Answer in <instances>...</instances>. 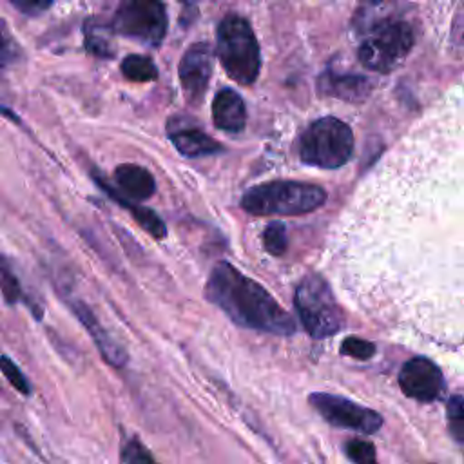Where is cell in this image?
I'll return each instance as SVG.
<instances>
[{"label": "cell", "mask_w": 464, "mask_h": 464, "mask_svg": "<svg viewBox=\"0 0 464 464\" xmlns=\"http://www.w3.org/2000/svg\"><path fill=\"white\" fill-rule=\"evenodd\" d=\"M341 352L348 357L366 361L375 353V346H373V343L361 339V337H346L341 344Z\"/></svg>", "instance_id": "26"}, {"label": "cell", "mask_w": 464, "mask_h": 464, "mask_svg": "<svg viewBox=\"0 0 464 464\" xmlns=\"http://www.w3.org/2000/svg\"><path fill=\"white\" fill-rule=\"evenodd\" d=\"M112 27H107L100 22L89 20L85 22V29H83V36H85V49L98 56V58H112L116 54V49L112 45Z\"/></svg>", "instance_id": "18"}, {"label": "cell", "mask_w": 464, "mask_h": 464, "mask_svg": "<svg viewBox=\"0 0 464 464\" xmlns=\"http://www.w3.org/2000/svg\"><path fill=\"white\" fill-rule=\"evenodd\" d=\"M69 308L74 314V317L80 321V324L85 328L89 337L92 339L102 359L112 368H125L129 362L127 350L102 326V323L96 317V314L92 312V308L80 299L71 301Z\"/></svg>", "instance_id": "11"}, {"label": "cell", "mask_w": 464, "mask_h": 464, "mask_svg": "<svg viewBox=\"0 0 464 464\" xmlns=\"http://www.w3.org/2000/svg\"><path fill=\"white\" fill-rule=\"evenodd\" d=\"M123 76L130 82H152L158 78V69L149 56L143 54H129L123 58L120 65Z\"/></svg>", "instance_id": "19"}, {"label": "cell", "mask_w": 464, "mask_h": 464, "mask_svg": "<svg viewBox=\"0 0 464 464\" xmlns=\"http://www.w3.org/2000/svg\"><path fill=\"white\" fill-rule=\"evenodd\" d=\"M205 297L239 326L276 335L295 332L292 315L259 283L227 261H219L212 268L205 285Z\"/></svg>", "instance_id": "1"}, {"label": "cell", "mask_w": 464, "mask_h": 464, "mask_svg": "<svg viewBox=\"0 0 464 464\" xmlns=\"http://www.w3.org/2000/svg\"><path fill=\"white\" fill-rule=\"evenodd\" d=\"M218 58L228 76L250 85L259 74V45L248 22L239 16H227L218 27Z\"/></svg>", "instance_id": "4"}, {"label": "cell", "mask_w": 464, "mask_h": 464, "mask_svg": "<svg viewBox=\"0 0 464 464\" xmlns=\"http://www.w3.org/2000/svg\"><path fill=\"white\" fill-rule=\"evenodd\" d=\"M120 462L121 464H158L147 446L138 439L130 437L120 448Z\"/></svg>", "instance_id": "22"}, {"label": "cell", "mask_w": 464, "mask_h": 464, "mask_svg": "<svg viewBox=\"0 0 464 464\" xmlns=\"http://www.w3.org/2000/svg\"><path fill=\"white\" fill-rule=\"evenodd\" d=\"M91 176H92L94 183H96L114 203H118L120 207H123V208L132 216V219H134L149 236H152V237L158 239V241H160V239H165V236H167V227H165L163 219H161L152 208L143 207V205H140L138 201H132V199L125 198V196H123L114 185H111V183L105 179V176L100 174L98 170H92Z\"/></svg>", "instance_id": "12"}, {"label": "cell", "mask_w": 464, "mask_h": 464, "mask_svg": "<svg viewBox=\"0 0 464 464\" xmlns=\"http://www.w3.org/2000/svg\"><path fill=\"white\" fill-rule=\"evenodd\" d=\"M263 243L265 248L274 254V256H281L286 250V228L281 221H272L265 232H263Z\"/></svg>", "instance_id": "25"}, {"label": "cell", "mask_w": 464, "mask_h": 464, "mask_svg": "<svg viewBox=\"0 0 464 464\" xmlns=\"http://www.w3.org/2000/svg\"><path fill=\"white\" fill-rule=\"evenodd\" d=\"M308 402L319 411V415L334 426L355 430L361 433H373L381 428L382 419L377 411L355 404L344 397L332 393H312Z\"/></svg>", "instance_id": "8"}, {"label": "cell", "mask_w": 464, "mask_h": 464, "mask_svg": "<svg viewBox=\"0 0 464 464\" xmlns=\"http://www.w3.org/2000/svg\"><path fill=\"white\" fill-rule=\"evenodd\" d=\"M0 372L5 377V381L24 397H31L33 395V386L31 381L24 375V372L20 370V366L5 353L0 355Z\"/></svg>", "instance_id": "20"}, {"label": "cell", "mask_w": 464, "mask_h": 464, "mask_svg": "<svg viewBox=\"0 0 464 464\" xmlns=\"http://www.w3.org/2000/svg\"><path fill=\"white\" fill-rule=\"evenodd\" d=\"M11 5H14L20 13L27 16H36L44 11H47L54 0H7Z\"/></svg>", "instance_id": "27"}, {"label": "cell", "mask_w": 464, "mask_h": 464, "mask_svg": "<svg viewBox=\"0 0 464 464\" xmlns=\"http://www.w3.org/2000/svg\"><path fill=\"white\" fill-rule=\"evenodd\" d=\"M319 89L324 94L343 98V100H362L370 92V83L359 76H339L334 72H324L319 80Z\"/></svg>", "instance_id": "17"}, {"label": "cell", "mask_w": 464, "mask_h": 464, "mask_svg": "<svg viewBox=\"0 0 464 464\" xmlns=\"http://www.w3.org/2000/svg\"><path fill=\"white\" fill-rule=\"evenodd\" d=\"M0 112H4V114H9V118H13V120H14V116H13V114H11V112H9V111H7V109H5L2 103H0Z\"/></svg>", "instance_id": "28"}, {"label": "cell", "mask_w": 464, "mask_h": 464, "mask_svg": "<svg viewBox=\"0 0 464 464\" xmlns=\"http://www.w3.org/2000/svg\"><path fill=\"white\" fill-rule=\"evenodd\" d=\"M294 304L301 324L312 337L334 335L344 324L343 312L330 286L317 274H308L301 279L295 288Z\"/></svg>", "instance_id": "5"}, {"label": "cell", "mask_w": 464, "mask_h": 464, "mask_svg": "<svg viewBox=\"0 0 464 464\" xmlns=\"http://www.w3.org/2000/svg\"><path fill=\"white\" fill-rule=\"evenodd\" d=\"M112 31L140 44L160 45L167 33V11L161 0H121Z\"/></svg>", "instance_id": "7"}, {"label": "cell", "mask_w": 464, "mask_h": 464, "mask_svg": "<svg viewBox=\"0 0 464 464\" xmlns=\"http://www.w3.org/2000/svg\"><path fill=\"white\" fill-rule=\"evenodd\" d=\"M114 181L118 190L132 201L149 199L156 192V181L152 174L136 163L118 165L114 169Z\"/></svg>", "instance_id": "13"}, {"label": "cell", "mask_w": 464, "mask_h": 464, "mask_svg": "<svg viewBox=\"0 0 464 464\" xmlns=\"http://www.w3.org/2000/svg\"><path fill=\"white\" fill-rule=\"evenodd\" d=\"M0 294L7 306H14V304L22 303L29 308V312L33 314V317L36 321H42V317H44L42 304L36 301V297L24 292L20 279L13 270L11 261L7 259V256L2 250H0Z\"/></svg>", "instance_id": "15"}, {"label": "cell", "mask_w": 464, "mask_h": 464, "mask_svg": "<svg viewBox=\"0 0 464 464\" xmlns=\"http://www.w3.org/2000/svg\"><path fill=\"white\" fill-rule=\"evenodd\" d=\"M22 58V49L4 20H0V67L14 65Z\"/></svg>", "instance_id": "23"}, {"label": "cell", "mask_w": 464, "mask_h": 464, "mask_svg": "<svg viewBox=\"0 0 464 464\" xmlns=\"http://www.w3.org/2000/svg\"><path fill=\"white\" fill-rule=\"evenodd\" d=\"M446 420L450 435L455 442L464 444V397L453 395L446 404Z\"/></svg>", "instance_id": "21"}, {"label": "cell", "mask_w": 464, "mask_h": 464, "mask_svg": "<svg viewBox=\"0 0 464 464\" xmlns=\"http://www.w3.org/2000/svg\"><path fill=\"white\" fill-rule=\"evenodd\" d=\"M212 118L218 129L239 132L246 123V109L241 96L232 89H223L212 102Z\"/></svg>", "instance_id": "14"}, {"label": "cell", "mask_w": 464, "mask_h": 464, "mask_svg": "<svg viewBox=\"0 0 464 464\" xmlns=\"http://www.w3.org/2000/svg\"><path fill=\"white\" fill-rule=\"evenodd\" d=\"M401 390L420 402L435 401L444 390L442 372L426 357H413L406 361L399 372Z\"/></svg>", "instance_id": "9"}, {"label": "cell", "mask_w": 464, "mask_h": 464, "mask_svg": "<svg viewBox=\"0 0 464 464\" xmlns=\"http://www.w3.org/2000/svg\"><path fill=\"white\" fill-rule=\"evenodd\" d=\"M170 141L187 158H198V156H208L221 150V145L207 136L203 130L194 127H178L170 129L169 132Z\"/></svg>", "instance_id": "16"}, {"label": "cell", "mask_w": 464, "mask_h": 464, "mask_svg": "<svg viewBox=\"0 0 464 464\" xmlns=\"http://www.w3.org/2000/svg\"><path fill=\"white\" fill-rule=\"evenodd\" d=\"M353 29L361 38V63L379 72L399 67L415 42L413 25L393 0H366L353 16Z\"/></svg>", "instance_id": "2"}, {"label": "cell", "mask_w": 464, "mask_h": 464, "mask_svg": "<svg viewBox=\"0 0 464 464\" xmlns=\"http://www.w3.org/2000/svg\"><path fill=\"white\" fill-rule=\"evenodd\" d=\"M344 453L355 464H377L375 446L364 439H350L344 446Z\"/></svg>", "instance_id": "24"}, {"label": "cell", "mask_w": 464, "mask_h": 464, "mask_svg": "<svg viewBox=\"0 0 464 464\" xmlns=\"http://www.w3.org/2000/svg\"><path fill=\"white\" fill-rule=\"evenodd\" d=\"M212 72V49L207 42L190 45L179 63V80L187 100L198 105L207 91Z\"/></svg>", "instance_id": "10"}, {"label": "cell", "mask_w": 464, "mask_h": 464, "mask_svg": "<svg viewBox=\"0 0 464 464\" xmlns=\"http://www.w3.org/2000/svg\"><path fill=\"white\" fill-rule=\"evenodd\" d=\"M352 152L353 134L337 118L326 116L314 121L299 138V156L314 167L337 169L350 160Z\"/></svg>", "instance_id": "6"}, {"label": "cell", "mask_w": 464, "mask_h": 464, "mask_svg": "<svg viewBox=\"0 0 464 464\" xmlns=\"http://www.w3.org/2000/svg\"><path fill=\"white\" fill-rule=\"evenodd\" d=\"M326 194L321 187L301 181H270L252 187L241 198V207L256 216H295L321 207Z\"/></svg>", "instance_id": "3"}]
</instances>
